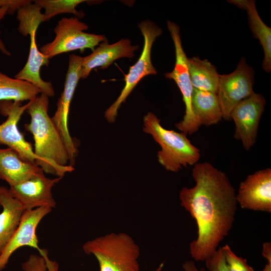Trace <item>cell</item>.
Listing matches in <instances>:
<instances>
[{
  "label": "cell",
  "instance_id": "6da1fadb",
  "mask_svg": "<svg viewBox=\"0 0 271 271\" xmlns=\"http://www.w3.org/2000/svg\"><path fill=\"white\" fill-rule=\"evenodd\" d=\"M192 176L195 185L183 187L179 199L197 226V236L190 244V253L196 261H205L232 228L237 202L226 174L210 163L195 164Z\"/></svg>",
  "mask_w": 271,
  "mask_h": 271
},
{
  "label": "cell",
  "instance_id": "7a4b0ae2",
  "mask_svg": "<svg viewBox=\"0 0 271 271\" xmlns=\"http://www.w3.org/2000/svg\"><path fill=\"white\" fill-rule=\"evenodd\" d=\"M49 97L40 93L29 101L26 111L30 122L25 125L34 141V152L42 161L44 173L63 178L74 170L69 165V157L63 140L55 123L48 114Z\"/></svg>",
  "mask_w": 271,
  "mask_h": 271
},
{
  "label": "cell",
  "instance_id": "3957f363",
  "mask_svg": "<svg viewBox=\"0 0 271 271\" xmlns=\"http://www.w3.org/2000/svg\"><path fill=\"white\" fill-rule=\"evenodd\" d=\"M161 120L149 112L143 119V131L151 134L161 147L157 157L160 164L167 170L177 172L183 167L194 165L201 156L200 150L194 146L183 132L163 127Z\"/></svg>",
  "mask_w": 271,
  "mask_h": 271
},
{
  "label": "cell",
  "instance_id": "277c9868",
  "mask_svg": "<svg viewBox=\"0 0 271 271\" xmlns=\"http://www.w3.org/2000/svg\"><path fill=\"white\" fill-rule=\"evenodd\" d=\"M83 251L97 259L100 271H140V249L124 232L110 233L87 241Z\"/></svg>",
  "mask_w": 271,
  "mask_h": 271
},
{
  "label": "cell",
  "instance_id": "5b68a950",
  "mask_svg": "<svg viewBox=\"0 0 271 271\" xmlns=\"http://www.w3.org/2000/svg\"><path fill=\"white\" fill-rule=\"evenodd\" d=\"M88 28L76 17L63 18L54 29V40L42 46L40 51L50 59L61 53L77 50L83 52L88 48L93 51L100 42L107 41L104 35L84 32Z\"/></svg>",
  "mask_w": 271,
  "mask_h": 271
},
{
  "label": "cell",
  "instance_id": "8992f818",
  "mask_svg": "<svg viewBox=\"0 0 271 271\" xmlns=\"http://www.w3.org/2000/svg\"><path fill=\"white\" fill-rule=\"evenodd\" d=\"M167 28L173 41L176 61L174 68L165 76L175 81L182 94L185 105V113L183 119L175 123V126L186 135H191L198 131L201 125L195 116L192 109V97L193 87L189 73L188 59L182 45L180 27L175 23L168 21Z\"/></svg>",
  "mask_w": 271,
  "mask_h": 271
},
{
  "label": "cell",
  "instance_id": "52a82bcc",
  "mask_svg": "<svg viewBox=\"0 0 271 271\" xmlns=\"http://www.w3.org/2000/svg\"><path fill=\"white\" fill-rule=\"evenodd\" d=\"M139 28L144 38L143 51L138 60L130 67L128 73L125 75V85L119 96L104 112V117L109 123H113L115 121L118 109L139 82L147 75L157 73L152 63L151 53L153 44L156 38L162 34V30L150 20L141 22Z\"/></svg>",
  "mask_w": 271,
  "mask_h": 271
},
{
  "label": "cell",
  "instance_id": "ba28073f",
  "mask_svg": "<svg viewBox=\"0 0 271 271\" xmlns=\"http://www.w3.org/2000/svg\"><path fill=\"white\" fill-rule=\"evenodd\" d=\"M253 83L254 71L244 58L233 72L220 75L216 94L223 119L231 120L230 114L235 106L254 92Z\"/></svg>",
  "mask_w": 271,
  "mask_h": 271
},
{
  "label": "cell",
  "instance_id": "9c48e42d",
  "mask_svg": "<svg viewBox=\"0 0 271 271\" xmlns=\"http://www.w3.org/2000/svg\"><path fill=\"white\" fill-rule=\"evenodd\" d=\"M28 105L29 102L22 105L21 102L0 101V113L7 117L0 124V144L7 146L15 150L24 161L42 169V160L35 155L31 144L25 140L17 125Z\"/></svg>",
  "mask_w": 271,
  "mask_h": 271
},
{
  "label": "cell",
  "instance_id": "30bf717a",
  "mask_svg": "<svg viewBox=\"0 0 271 271\" xmlns=\"http://www.w3.org/2000/svg\"><path fill=\"white\" fill-rule=\"evenodd\" d=\"M82 57L70 55L66 75L64 87L58 100L57 109L52 120L58 128L66 147L69 157V165L73 166L77 149L68 127V119L70 104L79 80L81 78Z\"/></svg>",
  "mask_w": 271,
  "mask_h": 271
},
{
  "label": "cell",
  "instance_id": "8fae6325",
  "mask_svg": "<svg viewBox=\"0 0 271 271\" xmlns=\"http://www.w3.org/2000/svg\"><path fill=\"white\" fill-rule=\"evenodd\" d=\"M265 105L264 97L254 92L235 106L230 113V119L235 125L233 137L240 140L247 151L256 142L258 125Z\"/></svg>",
  "mask_w": 271,
  "mask_h": 271
},
{
  "label": "cell",
  "instance_id": "7c38bea8",
  "mask_svg": "<svg viewBox=\"0 0 271 271\" xmlns=\"http://www.w3.org/2000/svg\"><path fill=\"white\" fill-rule=\"evenodd\" d=\"M62 178L50 179L45 176L43 170L27 180L10 187L13 195L23 205L25 210L39 207H55L52 189Z\"/></svg>",
  "mask_w": 271,
  "mask_h": 271
},
{
  "label": "cell",
  "instance_id": "4fadbf2b",
  "mask_svg": "<svg viewBox=\"0 0 271 271\" xmlns=\"http://www.w3.org/2000/svg\"><path fill=\"white\" fill-rule=\"evenodd\" d=\"M236 198L243 209L270 213L271 169L248 175L240 183Z\"/></svg>",
  "mask_w": 271,
  "mask_h": 271
},
{
  "label": "cell",
  "instance_id": "5bb4252c",
  "mask_svg": "<svg viewBox=\"0 0 271 271\" xmlns=\"http://www.w3.org/2000/svg\"><path fill=\"white\" fill-rule=\"evenodd\" d=\"M52 209L50 207H39L25 211L18 228L0 254V271L6 267L12 255L20 247L28 246L39 251L41 250L38 245L36 229L41 220Z\"/></svg>",
  "mask_w": 271,
  "mask_h": 271
},
{
  "label": "cell",
  "instance_id": "9a60e30c",
  "mask_svg": "<svg viewBox=\"0 0 271 271\" xmlns=\"http://www.w3.org/2000/svg\"><path fill=\"white\" fill-rule=\"evenodd\" d=\"M138 48V45H131L128 39H122L112 44H109L107 41L102 42L92 53L82 57L81 78H86L94 68L106 69L118 59L132 58Z\"/></svg>",
  "mask_w": 271,
  "mask_h": 271
},
{
  "label": "cell",
  "instance_id": "2e32d148",
  "mask_svg": "<svg viewBox=\"0 0 271 271\" xmlns=\"http://www.w3.org/2000/svg\"><path fill=\"white\" fill-rule=\"evenodd\" d=\"M0 254L18 228L25 211L21 203L12 195L10 189L0 186Z\"/></svg>",
  "mask_w": 271,
  "mask_h": 271
},
{
  "label": "cell",
  "instance_id": "e0dca14e",
  "mask_svg": "<svg viewBox=\"0 0 271 271\" xmlns=\"http://www.w3.org/2000/svg\"><path fill=\"white\" fill-rule=\"evenodd\" d=\"M41 170L37 165L24 161L12 149H0V179L10 187L27 180Z\"/></svg>",
  "mask_w": 271,
  "mask_h": 271
},
{
  "label": "cell",
  "instance_id": "ac0fdd59",
  "mask_svg": "<svg viewBox=\"0 0 271 271\" xmlns=\"http://www.w3.org/2000/svg\"><path fill=\"white\" fill-rule=\"evenodd\" d=\"M246 11L249 27L254 36L259 40L264 51L262 62L263 70L271 71V29L260 18L253 0H231L228 1Z\"/></svg>",
  "mask_w": 271,
  "mask_h": 271
},
{
  "label": "cell",
  "instance_id": "d6986e66",
  "mask_svg": "<svg viewBox=\"0 0 271 271\" xmlns=\"http://www.w3.org/2000/svg\"><path fill=\"white\" fill-rule=\"evenodd\" d=\"M193 112L201 125L217 124L222 113L216 93L193 88L192 97Z\"/></svg>",
  "mask_w": 271,
  "mask_h": 271
},
{
  "label": "cell",
  "instance_id": "ffe728a7",
  "mask_svg": "<svg viewBox=\"0 0 271 271\" xmlns=\"http://www.w3.org/2000/svg\"><path fill=\"white\" fill-rule=\"evenodd\" d=\"M188 65L194 89L217 93L220 74L214 65L207 59L201 60L197 57L188 58Z\"/></svg>",
  "mask_w": 271,
  "mask_h": 271
},
{
  "label": "cell",
  "instance_id": "44dd1931",
  "mask_svg": "<svg viewBox=\"0 0 271 271\" xmlns=\"http://www.w3.org/2000/svg\"><path fill=\"white\" fill-rule=\"evenodd\" d=\"M40 93L41 91L31 83L10 77L0 71V101H31Z\"/></svg>",
  "mask_w": 271,
  "mask_h": 271
},
{
  "label": "cell",
  "instance_id": "7402d4cb",
  "mask_svg": "<svg viewBox=\"0 0 271 271\" xmlns=\"http://www.w3.org/2000/svg\"><path fill=\"white\" fill-rule=\"evenodd\" d=\"M34 2L42 9H44L45 12L43 14L46 22L57 15L63 13H71L75 15L77 18H81L84 14L77 11L76 7L79 4L88 1L85 0H37Z\"/></svg>",
  "mask_w": 271,
  "mask_h": 271
},
{
  "label": "cell",
  "instance_id": "603a6c76",
  "mask_svg": "<svg viewBox=\"0 0 271 271\" xmlns=\"http://www.w3.org/2000/svg\"><path fill=\"white\" fill-rule=\"evenodd\" d=\"M41 9L35 3H31L18 10L17 18L19 21L18 31L22 35L27 36L30 30L38 29L41 23L45 22L44 15L41 12Z\"/></svg>",
  "mask_w": 271,
  "mask_h": 271
},
{
  "label": "cell",
  "instance_id": "cb8c5ba5",
  "mask_svg": "<svg viewBox=\"0 0 271 271\" xmlns=\"http://www.w3.org/2000/svg\"><path fill=\"white\" fill-rule=\"evenodd\" d=\"M40 255L31 254L22 264L24 271H59V265L50 260L45 249H41Z\"/></svg>",
  "mask_w": 271,
  "mask_h": 271
},
{
  "label": "cell",
  "instance_id": "d4e9b609",
  "mask_svg": "<svg viewBox=\"0 0 271 271\" xmlns=\"http://www.w3.org/2000/svg\"><path fill=\"white\" fill-rule=\"evenodd\" d=\"M222 248L230 271H254L253 268L248 264L246 260L236 255L228 245L226 244Z\"/></svg>",
  "mask_w": 271,
  "mask_h": 271
},
{
  "label": "cell",
  "instance_id": "484cf974",
  "mask_svg": "<svg viewBox=\"0 0 271 271\" xmlns=\"http://www.w3.org/2000/svg\"><path fill=\"white\" fill-rule=\"evenodd\" d=\"M205 262L208 271H230L222 247L218 248Z\"/></svg>",
  "mask_w": 271,
  "mask_h": 271
},
{
  "label": "cell",
  "instance_id": "4316f807",
  "mask_svg": "<svg viewBox=\"0 0 271 271\" xmlns=\"http://www.w3.org/2000/svg\"><path fill=\"white\" fill-rule=\"evenodd\" d=\"M32 3L29 0H0V7L6 6L8 7V14H13L23 6Z\"/></svg>",
  "mask_w": 271,
  "mask_h": 271
},
{
  "label": "cell",
  "instance_id": "83f0119b",
  "mask_svg": "<svg viewBox=\"0 0 271 271\" xmlns=\"http://www.w3.org/2000/svg\"><path fill=\"white\" fill-rule=\"evenodd\" d=\"M8 10H9L8 7L6 6H3L0 7V22L2 21V20L4 19L5 16L7 14H8ZM0 52L2 54L6 56L11 55V53L7 49L5 44L4 43L3 41L1 39V37H0Z\"/></svg>",
  "mask_w": 271,
  "mask_h": 271
},
{
  "label": "cell",
  "instance_id": "f1b7e54d",
  "mask_svg": "<svg viewBox=\"0 0 271 271\" xmlns=\"http://www.w3.org/2000/svg\"><path fill=\"white\" fill-rule=\"evenodd\" d=\"M184 271H206L204 268H198L193 260H187L182 264Z\"/></svg>",
  "mask_w": 271,
  "mask_h": 271
},
{
  "label": "cell",
  "instance_id": "f546056e",
  "mask_svg": "<svg viewBox=\"0 0 271 271\" xmlns=\"http://www.w3.org/2000/svg\"><path fill=\"white\" fill-rule=\"evenodd\" d=\"M262 255L267 260V263L271 264V243L265 242L263 244Z\"/></svg>",
  "mask_w": 271,
  "mask_h": 271
},
{
  "label": "cell",
  "instance_id": "4dcf8cb0",
  "mask_svg": "<svg viewBox=\"0 0 271 271\" xmlns=\"http://www.w3.org/2000/svg\"><path fill=\"white\" fill-rule=\"evenodd\" d=\"M262 271H271V264L267 263Z\"/></svg>",
  "mask_w": 271,
  "mask_h": 271
},
{
  "label": "cell",
  "instance_id": "1f68e13d",
  "mask_svg": "<svg viewBox=\"0 0 271 271\" xmlns=\"http://www.w3.org/2000/svg\"><path fill=\"white\" fill-rule=\"evenodd\" d=\"M164 266V262H162L155 271H162Z\"/></svg>",
  "mask_w": 271,
  "mask_h": 271
}]
</instances>
